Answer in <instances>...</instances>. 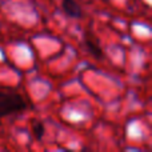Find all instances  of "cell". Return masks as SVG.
I'll return each instance as SVG.
<instances>
[{"label":"cell","instance_id":"obj_1","mask_svg":"<svg viewBox=\"0 0 152 152\" xmlns=\"http://www.w3.org/2000/svg\"><path fill=\"white\" fill-rule=\"evenodd\" d=\"M27 100L15 91H0V118L11 116L27 110Z\"/></svg>","mask_w":152,"mask_h":152},{"label":"cell","instance_id":"obj_2","mask_svg":"<svg viewBox=\"0 0 152 152\" xmlns=\"http://www.w3.org/2000/svg\"><path fill=\"white\" fill-rule=\"evenodd\" d=\"M84 45H86L87 51H88V53L92 58L103 59L104 52H103L102 47H100V44H99V40L92 34H89V32H86V35H84Z\"/></svg>","mask_w":152,"mask_h":152},{"label":"cell","instance_id":"obj_4","mask_svg":"<svg viewBox=\"0 0 152 152\" xmlns=\"http://www.w3.org/2000/svg\"><path fill=\"white\" fill-rule=\"evenodd\" d=\"M45 134V128H44V124L42 121H34L32 123V135L36 140H42L43 136Z\"/></svg>","mask_w":152,"mask_h":152},{"label":"cell","instance_id":"obj_3","mask_svg":"<svg viewBox=\"0 0 152 152\" xmlns=\"http://www.w3.org/2000/svg\"><path fill=\"white\" fill-rule=\"evenodd\" d=\"M63 12L71 19H80L83 16V10L76 0H61Z\"/></svg>","mask_w":152,"mask_h":152}]
</instances>
